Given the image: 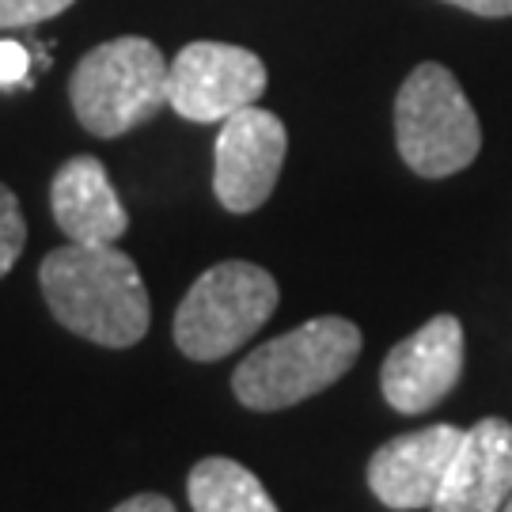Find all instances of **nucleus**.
<instances>
[{"instance_id":"14","label":"nucleus","mask_w":512,"mask_h":512,"mask_svg":"<svg viewBox=\"0 0 512 512\" xmlns=\"http://www.w3.org/2000/svg\"><path fill=\"white\" fill-rule=\"evenodd\" d=\"M76 0H0V31L12 27H35L42 19L61 16Z\"/></svg>"},{"instance_id":"16","label":"nucleus","mask_w":512,"mask_h":512,"mask_svg":"<svg viewBox=\"0 0 512 512\" xmlns=\"http://www.w3.org/2000/svg\"><path fill=\"white\" fill-rule=\"evenodd\" d=\"M444 4H456L463 12H475V16H486V19L512 16V0H444Z\"/></svg>"},{"instance_id":"1","label":"nucleus","mask_w":512,"mask_h":512,"mask_svg":"<svg viewBox=\"0 0 512 512\" xmlns=\"http://www.w3.org/2000/svg\"><path fill=\"white\" fill-rule=\"evenodd\" d=\"M38 285L65 330L95 346L129 349L148 334L152 304L137 262L114 243H65L42 258Z\"/></svg>"},{"instance_id":"8","label":"nucleus","mask_w":512,"mask_h":512,"mask_svg":"<svg viewBox=\"0 0 512 512\" xmlns=\"http://www.w3.org/2000/svg\"><path fill=\"white\" fill-rule=\"evenodd\" d=\"M463 376V323L456 315H433L403 338L380 368V391L399 414H425L456 391Z\"/></svg>"},{"instance_id":"9","label":"nucleus","mask_w":512,"mask_h":512,"mask_svg":"<svg viewBox=\"0 0 512 512\" xmlns=\"http://www.w3.org/2000/svg\"><path fill=\"white\" fill-rule=\"evenodd\" d=\"M459 440L463 429L456 425H429L387 440L368 459V490L395 512L429 509L444 486Z\"/></svg>"},{"instance_id":"12","label":"nucleus","mask_w":512,"mask_h":512,"mask_svg":"<svg viewBox=\"0 0 512 512\" xmlns=\"http://www.w3.org/2000/svg\"><path fill=\"white\" fill-rule=\"evenodd\" d=\"M186 494L194 512H277L255 471L224 456L198 459L186 478Z\"/></svg>"},{"instance_id":"4","label":"nucleus","mask_w":512,"mask_h":512,"mask_svg":"<svg viewBox=\"0 0 512 512\" xmlns=\"http://www.w3.org/2000/svg\"><path fill=\"white\" fill-rule=\"evenodd\" d=\"M395 145L421 179H448L475 164L482 126L459 80L437 61H421L395 99Z\"/></svg>"},{"instance_id":"11","label":"nucleus","mask_w":512,"mask_h":512,"mask_svg":"<svg viewBox=\"0 0 512 512\" xmlns=\"http://www.w3.org/2000/svg\"><path fill=\"white\" fill-rule=\"evenodd\" d=\"M50 209L69 243H118L129 228L126 205L95 156H73L57 167Z\"/></svg>"},{"instance_id":"17","label":"nucleus","mask_w":512,"mask_h":512,"mask_svg":"<svg viewBox=\"0 0 512 512\" xmlns=\"http://www.w3.org/2000/svg\"><path fill=\"white\" fill-rule=\"evenodd\" d=\"M110 512H175V505L164 494H133Z\"/></svg>"},{"instance_id":"5","label":"nucleus","mask_w":512,"mask_h":512,"mask_svg":"<svg viewBox=\"0 0 512 512\" xmlns=\"http://www.w3.org/2000/svg\"><path fill=\"white\" fill-rule=\"evenodd\" d=\"M277 281L255 262H217L209 266L175 311V346L190 361H220L251 342L277 311Z\"/></svg>"},{"instance_id":"3","label":"nucleus","mask_w":512,"mask_h":512,"mask_svg":"<svg viewBox=\"0 0 512 512\" xmlns=\"http://www.w3.org/2000/svg\"><path fill=\"white\" fill-rule=\"evenodd\" d=\"M69 99L88 133L122 137L167 107V57L141 35L99 42L73 69Z\"/></svg>"},{"instance_id":"7","label":"nucleus","mask_w":512,"mask_h":512,"mask_svg":"<svg viewBox=\"0 0 512 512\" xmlns=\"http://www.w3.org/2000/svg\"><path fill=\"white\" fill-rule=\"evenodd\" d=\"M285 122L262 107H243L220 122L213 152V190L228 213H255L270 202L285 167Z\"/></svg>"},{"instance_id":"2","label":"nucleus","mask_w":512,"mask_h":512,"mask_svg":"<svg viewBox=\"0 0 512 512\" xmlns=\"http://www.w3.org/2000/svg\"><path fill=\"white\" fill-rule=\"evenodd\" d=\"M361 327L342 315H319L304 327L251 349L232 372V391L247 410H289L338 384L361 357Z\"/></svg>"},{"instance_id":"13","label":"nucleus","mask_w":512,"mask_h":512,"mask_svg":"<svg viewBox=\"0 0 512 512\" xmlns=\"http://www.w3.org/2000/svg\"><path fill=\"white\" fill-rule=\"evenodd\" d=\"M23 247H27V220H23L19 198L0 183V277L12 274Z\"/></svg>"},{"instance_id":"10","label":"nucleus","mask_w":512,"mask_h":512,"mask_svg":"<svg viewBox=\"0 0 512 512\" xmlns=\"http://www.w3.org/2000/svg\"><path fill=\"white\" fill-rule=\"evenodd\" d=\"M512 494V425L482 418L463 429L452 467L429 512H501Z\"/></svg>"},{"instance_id":"15","label":"nucleus","mask_w":512,"mask_h":512,"mask_svg":"<svg viewBox=\"0 0 512 512\" xmlns=\"http://www.w3.org/2000/svg\"><path fill=\"white\" fill-rule=\"evenodd\" d=\"M31 73V54L12 38H0V88H16Z\"/></svg>"},{"instance_id":"6","label":"nucleus","mask_w":512,"mask_h":512,"mask_svg":"<svg viewBox=\"0 0 512 512\" xmlns=\"http://www.w3.org/2000/svg\"><path fill=\"white\" fill-rule=\"evenodd\" d=\"M266 65L255 50L232 42H190L167 61V107L186 122H224L255 107L266 92Z\"/></svg>"},{"instance_id":"18","label":"nucleus","mask_w":512,"mask_h":512,"mask_svg":"<svg viewBox=\"0 0 512 512\" xmlns=\"http://www.w3.org/2000/svg\"><path fill=\"white\" fill-rule=\"evenodd\" d=\"M501 512H512V494H509V501H505V509H501Z\"/></svg>"}]
</instances>
